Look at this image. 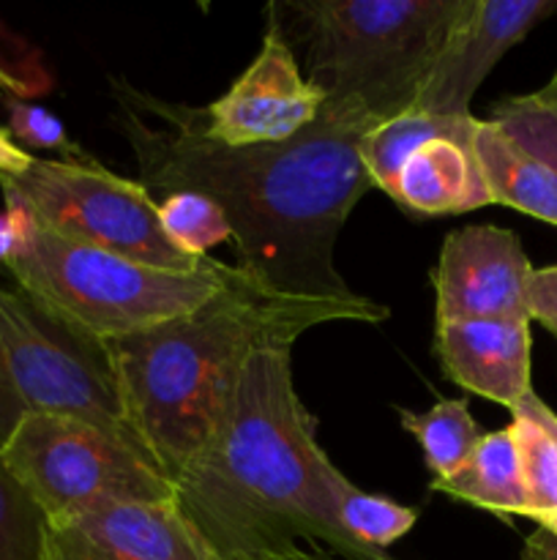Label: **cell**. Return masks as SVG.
Wrapping results in <instances>:
<instances>
[{"mask_svg":"<svg viewBox=\"0 0 557 560\" xmlns=\"http://www.w3.org/2000/svg\"><path fill=\"white\" fill-rule=\"evenodd\" d=\"M112 96L147 195L211 197L233 228L240 271L284 295H358L336 271L333 246L371 189L360 142L386 118L355 98H325L293 140L229 148L208 135L205 109L162 102L123 80L112 82Z\"/></svg>","mask_w":557,"mask_h":560,"instance_id":"1","label":"cell"},{"mask_svg":"<svg viewBox=\"0 0 557 560\" xmlns=\"http://www.w3.org/2000/svg\"><path fill=\"white\" fill-rule=\"evenodd\" d=\"M289 345L249 355L175 503L218 560H265L322 541L364 560L339 530L328 498L333 463L293 383Z\"/></svg>","mask_w":557,"mask_h":560,"instance_id":"2","label":"cell"},{"mask_svg":"<svg viewBox=\"0 0 557 560\" xmlns=\"http://www.w3.org/2000/svg\"><path fill=\"white\" fill-rule=\"evenodd\" d=\"M388 306L355 299H304L265 288L249 273L191 315L109 339L126 424L169 485L197 457L251 353L289 345L333 320L380 323Z\"/></svg>","mask_w":557,"mask_h":560,"instance_id":"3","label":"cell"},{"mask_svg":"<svg viewBox=\"0 0 557 560\" xmlns=\"http://www.w3.org/2000/svg\"><path fill=\"white\" fill-rule=\"evenodd\" d=\"M273 5V3H271ZM470 0H300L273 5L306 52L325 98H355L380 118L407 113Z\"/></svg>","mask_w":557,"mask_h":560,"instance_id":"4","label":"cell"},{"mask_svg":"<svg viewBox=\"0 0 557 560\" xmlns=\"http://www.w3.org/2000/svg\"><path fill=\"white\" fill-rule=\"evenodd\" d=\"M3 268L33 304L98 342L191 315L244 273L213 257L194 271L145 266L38 230L27 217Z\"/></svg>","mask_w":557,"mask_h":560,"instance_id":"5","label":"cell"},{"mask_svg":"<svg viewBox=\"0 0 557 560\" xmlns=\"http://www.w3.org/2000/svg\"><path fill=\"white\" fill-rule=\"evenodd\" d=\"M0 457L47 525L104 503L175 501V487L137 443L82 416H25Z\"/></svg>","mask_w":557,"mask_h":560,"instance_id":"6","label":"cell"},{"mask_svg":"<svg viewBox=\"0 0 557 560\" xmlns=\"http://www.w3.org/2000/svg\"><path fill=\"white\" fill-rule=\"evenodd\" d=\"M33 413L82 416L140 446L126 424L104 342L0 284V446Z\"/></svg>","mask_w":557,"mask_h":560,"instance_id":"7","label":"cell"},{"mask_svg":"<svg viewBox=\"0 0 557 560\" xmlns=\"http://www.w3.org/2000/svg\"><path fill=\"white\" fill-rule=\"evenodd\" d=\"M0 189L5 206L66 241L169 271H194L205 260L189 257L164 235L156 200L140 180L120 178L102 164L33 159L22 175H0Z\"/></svg>","mask_w":557,"mask_h":560,"instance_id":"8","label":"cell"},{"mask_svg":"<svg viewBox=\"0 0 557 560\" xmlns=\"http://www.w3.org/2000/svg\"><path fill=\"white\" fill-rule=\"evenodd\" d=\"M322 104L325 93L306 80L276 11L268 5L260 55L222 98L205 107V126L213 140L229 148L287 142L315 124Z\"/></svg>","mask_w":557,"mask_h":560,"instance_id":"9","label":"cell"},{"mask_svg":"<svg viewBox=\"0 0 557 560\" xmlns=\"http://www.w3.org/2000/svg\"><path fill=\"white\" fill-rule=\"evenodd\" d=\"M530 273L533 266L513 230L495 224L453 230L431 273L437 323L528 317Z\"/></svg>","mask_w":557,"mask_h":560,"instance_id":"10","label":"cell"},{"mask_svg":"<svg viewBox=\"0 0 557 560\" xmlns=\"http://www.w3.org/2000/svg\"><path fill=\"white\" fill-rule=\"evenodd\" d=\"M44 560H218L175 501H118L47 525Z\"/></svg>","mask_w":557,"mask_h":560,"instance_id":"11","label":"cell"},{"mask_svg":"<svg viewBox=\"0 0 557 560\" xmlns=\"http://www.w3.org/2000/svg\"><path fill=\"white\" fill-rule=\"evenodd\" d=\"M557 14V0H470L410 109L467 118L473 96L502 55Z\"/></svg>","mask_w":557,"mask_h":560,"instance_id":"12","label":"cell"},{"mask_svg":"<svg viewBox=\"0 0 557 560\" xmlns=\"http://www.w3.org/2000/svg\"><path fill=\"white\" fill-rule=\"evenodd\" d=\"M530 320H459L437 323L435 350L448 381L475 397L517 408L530 386Z\"/></svg>","mask_w":557,"mask_h":560,"instance_id":"13","label":"cell"},{"mask_svg":"<svg viewBox=\"0 0 557 560\" xmlns=\"http://www.w3.org/2000/svg\"><path fill=\"white\" fill-rule=\"evenodd\" d=\"M475 126L459 135L435 137L415 148L396 175L391 197L415 217H448L491 206L478 156H475Z\"/></svg>","mask_w":557,"mask_h":560,"instance_id":"14","label":"cell"},{"mask_svg":"<svg viewBox=\"0 0 557 560\" xmlns=\"http://www.w3.org/2000/svg\"><path fill=\"white\" fill-rule=\"evenodd\" d=\"M475 156L491 202L517 208L557 228V178L538 159L519 148L495 120L478 118Z\"/></svg>","mask_w":557,"mask_h":560,"instance_id":"15","label":"cell"},{"mask_svg":"<svg viewBox=\"0 0 557 560\" xmlns=\"http://www.w3.org/2000/svg\"><path fill=\"white\" fill-rule=\"evenodd\" d=\"M431 490L446 492L457 501L495 514L530 517L528 492L519 465V448L511 427L486 432L462 468L442 481H431Z\"/></svg>","mask_w":557,"mask_h":560,"instance_id":"16","label":"cell"},{"mask_svg":"<svg viewBox=\"0 0 557 560\" xmlns=\"http://www.w3.org/2000/svg\"><path fill=\"white\" fill-rule=\"evenodd\" d=\"M328 498L339 530L347 536L349 545L364 560H382L393 541L402 539L418 523V512L391 498L371 495L358 490L349 479H344L333 465L328 470Z\"/></svg>","mask_w":557,"mask_h":560,"instance_id":"17","label":"cell"},{"mask_svg":"<svg viewBox=\"0 0 557 560\" xmlns=\"http://www.w3.org/2000/svg\"><path fill=\"white\" fill-rule=\"evenodd\" d=\"M473 118L475 115L453 118V115H431L420 113V109H407V113L396 115V118L382 120L360 142V159H364L371 186H377V189H382L391 197L399 170H402V164L407 162V156L415 148L435 140V137L459 135V131L473 124Z\"/></svg>","mask_w":557,"mask_h":560,"instance_id":"18","label":"cell"},{"mask_svg":"<svg viewBox=\"0 0 557 560\" xmlns=\"http://www.w3.org/2000/svg\"><path fill=\"white\" fill-rule=\"evenodd\" d=\"M399 419L404 430L418 441L426 468L435 476L431 481H442L457 474L486 435L470 413L467 399H440L426 413L399 410Z\"/></svg>","mask_w":557,"mask_h":560,"instance_id":"19","label":"cell"},{"mask_svg":"<svg viewBox=\"0 0 557 560\" xmlns=\"http://www.w3.org/2000/svg\"><path fill=\"white\" fill-rule=\"evenodd\" d=\"M535 397L530 392L511 410L513 441L519 448L524 492L530 503V520L535 525H557V441L535 413Z\"/></svg>","mask_w":557,"mask_h":560,"instance_id":"20","label":"cell"},{"mask_svg":"<svg viewBox=\"0 0 557 560\" xmlns=\"http://www.w3.org/2000/svg\"><path fill=\"white\" fill-rule=\"evenodd\" d=\"M557 178V74L544 88L491 104V118Z\"/></svg>","mask_w":557,"mask_h":560,"instance_id":"21","label":"cell"},{"mask_svg":"<svg viewBox=\"0 0 557 560\" xmlns=\"http://www.w3.org/2000/svg\"><path fill=\"white\" fill-rule=\"evenodd\" d=\"M158 224L164 235L189 257H208L213 246L233 241V228L222 208L200 191H169L158 197Z\"/></svg>","mask_w":557,"mask_h":560,"instance_id":"22","label":"cell"},{"mask_svg":"<svg viewBox=\"0 0 557 560\" xmlns=\"http://www.w3.org/2000/svg\"><path fill=\"white\" fill-rule=\"evenodd\" d=\"M47 520L0 457V560H44Z\"/></svg>","mask_w":557,"mask_h":560,"instance_id":"23","label":"cell"},{"mask_svg":"<svg viewBox=\"0 0 557 560\" xmlns=\"http://www.w3.org/2000/svg\"><path fill=\"white\" fill-rule=\"evenodd\" d=\"M9 107V135L20 148H33V151H55L63 153V162L85 164V167H98L93 156H87L76 142H71L66 126L55 118L49 109L38 104H27L22 98H5Z\"/></svg>","mask_w":557,"mask_h":560,"instance_id":"24","label":"cell"},{"mask_svg":"<svg viewBox=\"0 0 557 560\" xmlns=\"http://www.w3.org/2000/svg\"><path fill=\"white\" fill-rule=\"evenodd\" d=\"M528 317L557 337V266L533 268L530 273Z\"/></svg>","mask_w":557,"mask_h":560,"instance_id":"25","label":"cell"},{"mask_svg":"<svg viewBox=\"0 0 557 560\" xmlns=\"http://www.w3.org/2000/svg\"><path fill=\"white\" fill-rule=\"evenodd\" d=\"M522 560H557V525H538L524 539Z\"/></svg>","mask_w":557,"mask_h":560,"instance_id":"26","label":"cell"},{"mask_svg":"<svg viewBox=\"0 0 557 560\" xmlns=\"http://www.w3.org/2000/svg\"><path fill=\"white\" fill-rule=\"evenodd\" d=\"M33 153L16 145L5 129H0V175H22L33 164Z\"/></svg>","mask_w":557,"mask_h":560,"instance_id":"27","label":"cell"},{"mask_svg":"<svg viewBox=\"0 0 557 560\" xmlns=\"http://www.w3.org/2000/svg\"><path fill=\"white\" fill-rule=\"evenodd\" d=\"M535 413H538V419L544 421V427L549 430V435L557 441V413L555 410H552L546 402H541V397H535Z\"/></svg>","mask_w":557,"mask_h":560,"instance_id":"28","label":"cell"},{"mask_svg":"<svg viewBox=\"0 0 557 560\" xmlns=\"http://www.w3.org/2000/svg\"><path fill=\"white\" fill-rule=\"evenodd\" d=\"M22 96H27V93L22 91L20 82H14L5 71H0V98L5 102V98H22Z\"/></svg>","mask_w":557,"mask_h":560,"instance_id":"29","label":"cell"},{"mask_svg":"<svg viewBox=\"0 0 557 560\" xmlns=\"http://www.w3.org/2000/svg\"><path fill=\"white\" fill-rule=\"evenodd\" d=\"M265 560H333V558L325 556V552H315V550H304V547H298V550L284 552V556L265 558Z\"/></svg>","mask_w":557,"mask_h":560,"instance_id":"30","label":"cell"},{"mask_svg":"<svg viewBox=\"0 0 557 560\" xmlns=\"http://www.w3.org/2000/svg\"><path fill=\"white\" fill-rule=\"evenodd\" d=\"M382 560H391V558H382Z\"/></svg>","mask_w":557,"mask_h":560,"instance_id":"31","label":"cell"}]
</instances>
